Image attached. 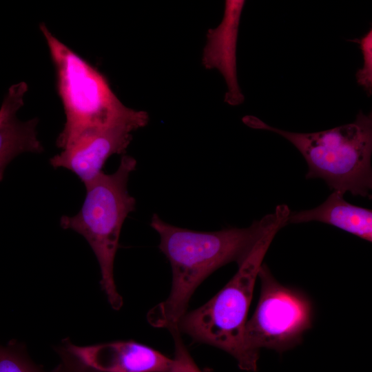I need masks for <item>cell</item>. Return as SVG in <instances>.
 <instances>
[{
	"mask_svg": "<svg viewBox=\"0 0 372 372\" xmlns=\"http://www.w3.org/2000/svg\"><path fill=\"white\" fill-rule=\"evenodd\" d=\"M65 347L83 363L99 372H161L172 358L132 340L78 346L64 340Z\"/></svg>",
	"mask_w": 372,
	"mask_h": 372,
	"instance_id": "ba28073f",
	"label": "cell"
},
{
	"mask_svg": "<svg viewBox=\"0 0 372 372\" xmlns=\"http://www.w3.org/2000/svg\"><path fill=\"white\" fill-rule=\"evenodd\" d=\"M290 212L287 205H280L248 227L215 231L178 227L154 214L150 226L159 235L158 248L170 263L172 282L168 297L147 313L149 324L169 331L176 328L201 282L228 263L242 265L267 234L287 225Z\"/></svg>",
	"mask_w": 372,
	"mask_h": 372,
	"instance_id": "6da1fadb",
	"label": "cell"
},
{
	"mask_svg": "<svg viewBox=\"0 0 372 372\" xmlns=\"http://www.w3.org/2000/svg\"><path fill=\"white\" fill-rule=\"evenodd\" d=\"M148 121L146 112L125 106L107 123L85 130L70 139L50 158V163L54 168L72 172L85 185L103 172L111 156L125 152L132 132L145 126Z\"/></svg>",
	"mask_w": 372,
	"mask_h": 372,
	"instance_id": "52a82bcc",
	"label": "cell"
},
{
	"mask_svg": "<svg viewBox=\"0 0 372 372\" xmlns=\"http://www.w3.org/2000/svg\"><path fill=\"white\" fill-rule=\"evenodd\" d=\"M27 91L28 85L24 81L11 85L0 108V181L7 165L16 156L43 151L37 136L38 119L21 121L17 117Z\"/></svg>",
	"mask_w": 372,
	"mask_h": 372,
	"instance_id": "30bf717a",
	"label": "cell"
},
{
	"mask_svg": "<svg viewBox=\"0 0 372 372\" xmlns=\"http://www.w3.org/2000/svg\"><path fill=\"white\" fill-rule=\"evenodd\" d=\"M261 289L256 310L247 320L245 347L256 362L260 349L282 353L298 344L312 324L313 309L302 292L278 282L265 264L258 274Z\"/></svg>",
	"mask_w": 372,
	"mask_h": 372,
	"instance_id": "8992f818",
	"label": "cell"
},
{
	"mask_svg": "<svg viewBox=\"0 0 372 372\" xmlns=\"http://www.w3.org/2000/svg\"><path fill=\"white\" fill-rule=\"evenodd\" d=\"M0 372H52L45 371L28 355L25 346L17 341L0 344Z\"/></svg>",
	"mask_w": 372,
	"mask_h": 372,
	"instance_id": "7c38bea8",
	"label": "cell"
},
{
	"mask_svg": "<svg viewBox=\"0 0 372 372\" xmlns=\"http://www.w3.org/2000/svg\"><path fill=\"white\" fill-rule=\"evenodd\" d=\"M245 1L227 0L220 23L207 33L202 63L206 69H216L223 76L227 86L225 101L238 105L244 101L239 87L236 69V46L241 12Z\"/></svg>",
	"mask_w": 372,
	"mask_h": 372,
	"instance_id": "9c48e42d",
	"label": "cell"
},
{
	"mask_svg": "<svg viewBox=\"0 0 372 372\" xmlns=\"http://www.w3.org/2000/svg\"><path fill=\"white\" fill-rule=\"evenodd\" d=\"M278 231L267 234L223 288L203 306L186 312L176 326L180 333L229 353L247 371H256L258 363L245 347L247 314L260 267Z\"/></svg>",
	"mask_w": 372,
	"mask_h": 372,
	"instance_id": "277c9868",
	"label": "cell"
},
{
	"mask_svg": "<svg viewBox=\"0 0 372 372\" xmlns=\"http://www.w3.org/2000/svg\"><path fill=\"white\" fill-rule=\"evenodd\" d=\"M248 126L277 133L304 158L306 178H320L333 192L371 197L372 189V117L360 111L353 123L313 133L285 131L254 116L242 118Z\"/></svg>",
	"mask_w": 372,
	"mask_h": 372,
	"instance_id": "7a4b0ae2",
	"label": "cell"
},
{
	"mask_svg": "<svg viewBox=\"0 0 372 372\" xmlns=\"http://www.w3.org/2000/svg\"><path fill=\"white\" fill-rule=\"evenodd\" d=\"M39 28L55 68L57 91L65 114L56 138L61 149L78 134L107 123L125 106L101 72L55 37L44 23Z\"/></svg>",
	"mask_w": 372,
	"mask_h": 372,
	"instance_id": "5b68a950",
	"label": "cell"
},
{
	"mask_svg": "<svg viewBox=\"0 0 372 372\" xmlns=\"http://www.w3.org/2000/svg\"><path fill=\"white\" fill-rule=\"evenodd\" d=\"M318 221L333 225L368 242L372 241V211L347 202L343 195L333 192L320 206L290 212L287 224Z\"/></svg>",
	"mask_w": 372,
	"mask_h": 372,
	"instance_id": "8fae6325",
	"label": "cell"
},
{
	"mask_svg": "<svg viewBox=\"0 0 372 372\" xmlns=\"http://www.w3.org/2000/svg\"><path fill=\"white\" fill-rule=\"evenodd\" d=\"M59 356V363L52 372H99L83 363L63 343L56 349Z\"/></svg>",
	"mask_w": 372,
	"mask_h": 372,
	"instance_id": "9a60e30c",
	"label": "cell"
},
{
	"mask_svg": "<svg viewBox=\"0 0 372 372\" xmlns=\"http://www.w3.org/2000/svg\"><path fill=\"white\" fill-rule=\"evenodd\" d=\"M174 342V354L171 366L161 372H203L197 366L176 328L170 331Z\"/></svg>",
	"mask_w": 372,
	"mask_h": 372,
	"instance_id": "5bb4252c",
	"label": "cell"
},
{
	"mask_svg": "<svg viewBox=\"0 0 372 372\" xmlns=\"http://www.w3.org/2000/svg\"><path fill=\"white\" fill-rule=\"evenodd\" d=\"M351 41L360 44L363 56V66L356 72L357 83L366 92L368 96L372 93V30L360 39Z\"/></svg>",
	"mask_w": 372,
	"mask_h": 372,
	"instance_id": "4fadbf2b",
	"label": "cell"
},
{
	"mask_svg": "<svg viewBox=\"0 0 372 372\" xmlns=\"http://www.w3.org/2000/svg\"><path fill=\"white\" fill-rule=\"evenodd\" d=\"M136 167L135 158L123 156L114 173L102 172L85 185V197L79 212L60 219L63 229L77 232L90 245L100 267L101 288L115 310L121 308L123 298L115 284L114 260L122 226L136 207V200L127 190L130 175Z\"/></svg>",
	"mask_w": 372,
	"mask_h": 372,
	"instance_id": "3957f363",
	"label": "cell"
}]
</instances>
